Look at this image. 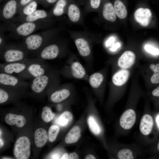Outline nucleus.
I'll list each match as a JSON object with an SVG mask.
<instances>
[{
    "mask_svg": "<svg viewBox=\"0 0 159 159\" xmlns=\"http://www.w3.org/2000/svg\"><path fill=\"white\" fill-rule=\"evenodd\" d=\"M60 73L51 68L44 75L31 79L29 88L33 94L42 96L47 94L53 88L59 85Z\"/></svg>",
    "mask_w": 159,
    "mask_h": 159,
    "instance_id": "obj_1",
    "label": "nucleus"
},
{
    "mask_svg": "<svg viewBox=\"0 0 159 159\" xmlns=\"http://www.w3.org/2000/svg\"><path fill=\"white\" fill-rule=\"evenodd\" d=\"M53 22V20L51 19L20 23L7 22L5 23L1 29L9 31L15 36L23 38L32 34L37 30L49 27Z\"/></svg>",
    "mask_w": 159,
    "mask_h": 159,
    "instance_id": "obj_2",
    "label": "nucleus"
},
{
    "mask_svg": "<svg viewBox=\"0 0 159 159\" xmlns=\"http://www.w3.org/2000/svg\"><path fill=\"white\" fill-rule=\"evenodd\" d=\"M61 29L54 28L23 38L22 43L29 54H37L48 42L58 36Z\"/></svg>",
    "mask_w": 159,
    "mask_h": 159,
    "instance_id": "obj_3",
    "label": "nucleus"
},
{
    "mask_svg": "<svg viewBox=\"0 0 159 159\" xmlns=\"http://www.w3.org/2000/svg\"><path fill=\"white\" fill-rule=\"evenodd\" d=\"M59 36L46 44L36 54V58L45 61L60 58L67 52V42Z\"/></svg>",
    "mask_w": 159,
    "mask_h": 159,
    "instance_id": "obj_4",
    "label": "nucleus"
},
{
    "mask_svg": "<svg viewBox=\"0 0 159 159\" xmlns=\"http://www.w3.org/2000/svg\"><path fill=\"white\" fill-rule=\"evenodd\" d=\"M80 55L85 59L92 56V43L93 39L87 33L83 32L68 30Z\"/></svg>",
    "mask_w": 159,
    "mask_h": 159,
    "instance_id": "obj_5",
    "label": "nucleus"
},
{
    "mask_svg": "<svg viewBox=\"0 0 159 159\" xmlns=\"http://www.w3.org/2000/svg\"><path fill=\"white\" fill-rule=\"evenodd\" d=\"M0 53L1 59L6 63L24 60L29 54L23 43L6 44Z\"/></svg>",
    "mask_w": 159,
    "mask_h": 159,
    "instance_id": "obj_6",
    "label": "nucleus"
},
{
    "mask_svg": "<svg viewBox=\"0 0 159 159\" xmlns=\"http://www.w3.org/2000/svg\"><path fill=\"white\" fill-rule=\"evenodd\" d=\"M64 66L59 71L65 77L77 79H84L87 76L86 72L82 64L70 56Z\"/></svg>",
    "mask_w": 159,
    "mask_h": 159,
    "instance_id": "obj_7",
    "label": "nucleus"
},
{
    "mask_svg": "<svg viewBox=\"0 0 159 159\" xmlns=\"http://www.w3.org/2000/svg\"><path fill=\"white\" fill-rule=\"evenodd\" d=\"M51 68L45 61L39 60L31 64L23 72L16 76L24 80H31L44 75Z\"/></svg>",
    "mask_w": 159,
    "mask_h": 159,
    "instance_id": "obj_8",
    "label": "nucleus"
},
{
    "mask_svg": "<svg viewBox=\"0 0 159 159\" xmlns=\"http://www.w3.org/2000/svg\"><path fill=\"white\" fill-rule=\"evenodd\" d=\"M40 60L36 58L21 61L0 64V72L16 75L23 72L31 64Z\"/></svg>",
    "mask_w": 159,
    "mask_h": 159,
    "instance_id": "obj_9",
    "label": "nucleus"
},
{
    "mask_svg": "<svg viewBox=\"0 0 159 159\" xmlns=\"http://www.w3.org/2000/svg\"><path fill=\"white\" fill-rule=\"evenodd\" d=\"M31 143L29 138L25 136L19 137L15 141L13 149V155L16 159H27L31 153Z\"/></svg>",
    "mask_w": 159,
    "mask_h": 159,
    "instance_id": "obj_10",
    "label": "nucleus"
},
{
    "mask_svg": "<svg viewBox=\"0 0 159 159\" xmlns=\"http://www.w3.org/2000/svg\"><path fill=\"white\" fill-rule=\"evenodd\" d=\"M29 82L16 75L0 72V85L10 88L27 90Z\"/></svg>",
    "mask_w": 159,
    "mask_h": 159,
    "instance_id": "obj_11",
    "label": "nucleus"
},
{
    "mask_svg": "<svg viewBox=\"0 0 159 159\" xmlns=\"http://www.w3.org/2000/svg\"><path fill=\"white\" fill-rule=\"evenodd\" d=\"M71 87L68 84L56 86L47 94L50 101L54 103L62 102L67 99L71 94Z\"/></svg>",
    "mask_w": 159,
    "mask_h": 159,
    "instance_id": "obj_12",
    "label": "nucleus"
},
{
    "mask_svg": "<svg viewBox=\"0 0 159 159\" xmlns=\"http://www.w3.org/2000/svg\"><path fill=\"white\" fill-rule=\"evenodd\" d=\"M27 90L9 87L0 85V104L16 100L26 93Z\"/></svg>",
    "mask_w": 159,
    "mask_h": 159,
    "instance_id": "obj_13",
    "label": "nucleus"
},
{
    "mask_svg": "<svg viewBox=\"0 0 159 159\" xmlns=\"http://www.w3.org/2000/svg\"><path fill=\"white\" fill-rule=\"evenodd\" d=\"M49 13L43 9H37L32 14L26 16L19 15L8 22L20 23L25 22H32L39 20L51 19ZM7 23V22H6Z\"/></svg>",
    "mask_w": 159,
    "mask_h": 159,
    "instance_id": "obj_14",
    "label": "nucleus"
},
{
    "mask_svg": "<svg viewBox=\"0 0 159 159\" xmlns=\"http://www.w3.org/2000/svg\"><path fill=\"white\" fill-rule=\"evenodd\" d=\"M19 0H8L0 11V19L5 23L10 21L17 13Z\"/></svg>",
    "mask_w": 159,
    "mask_h": 159,
    "instance_id": "obj_15",
    "label": "nucleus"
},
{
    "mask_svg": "<svg viewBox=\"0 0 159 159\" xmlns=\"http://www.w3.org/2000/svg\"><path fill=\"white\" fill-rule=\"evenodd\" d=\"M80 5L76 0H71L68 6L66 14L71 22L82 24L83 16Z\"/></svg>",
    "mask_w": 159,
    "mask_h": 159,
    "instance_id": "obj_16",
    "label": "nucleus"
},
{
    "mask_svg": "<svg viewBox=\"0 0 159 159\" xmlns=\"http://www.w3.org/2000/svg\"><path fill=\"white\" fill-rule=\"evenodd\" d=\"M136 119V115L134 110L132 109H128L123 113L120 118V125L124 129H130L133 126Z\"/></svg>",
    "mask_w": 159,
    "mask_h": 159,
    "instance_id": "obj_17",
    "label": "nucleus"
},
{
    "mask_svg": "<svg viewBox=\"0 0 159 159\" xmlns=\"http://www.w3.org/2000/svg\"><path fill=\"white\" fill-rule=\"evenodd\" d=\"M152 16V12L149 9L143 8L137 9L134 14V18L136 21L144 26L149 25Z\"/></svg>",
    "mask_w": 159,
    "mask_h": 159,
    "instance_id": "obj_18",
    "label": "nucleus"
},
{
    "mask_svg": "<svg viewBox=\"0 0 159 159\" xmlns=\"http://www.w3.org/2000/svg\"><path fill=\"white\" fill-rule=\"evenodd\" d=\"M136 56L133 52L130 51H126L119 58L118 66L122 69L129 68L133 65Z\"/></svg>",
    "mask_w": 159,
    "mask_h": 159,
    "instance_id": "obj_19",
    "label": "nucleus"
},
{
    "mask_svg": "<svg viewBox=\"0 0 159 159\" xmlns=\"http://www.w3.org/2000/svg\"><path fill=\"white\" fill-rule=\"evenodd\" d=\"M71 0H58L49 12L51 17L60 16L66 14L67 8Z\"/></svg>",
    "mask_w": 159,
    "mask_h": 159,
    "instance_id": "obj_20",
    "label": "nucleus"
},
{
    "mask_svg": "<svg viewBox=\"0 0 159 159\" xmlns=\"http://www.w3.org/2000/svg\"><path fill=\"white\" fill-rule=\"evenodd\" d=\"M5 121L8 125H15L19 128L23 127L26 122V119L24 116L12 113H9L6 115Z\"/></svg>",
    "mask_w": 159,
    "mask_h": 159,
    "instance_id": "obj_21",
    "label": "nucleus"
},
{
    "mask_svg": "<svg viewBox=\"0 0 159 159\" xmlns=\"http://www.w3.org/2000/svg\"><path fill=\"white\" fill-rule=\"evenodd\" d=\"M102 13L103 18L106 20L110 22H114L116 19L113 5L109 1H106L103 3L101 6Z\"/></svg>",
    "mask_w": 159,
    "mask_h": 159,
    "instance_id": "obj_22",
    "label": "nucleus"
},
{
    "mask_svg": "<svg viewBox=\"0 0 159 159\" xmlns=\"http://www.w3.org/2000/svg\"><path fill=\"white\" fill-rule=\"evenodd\" d=\"M153 121L152 116L145 114L142 117L140 123V129L143 135H147L149 134L152 130Z\"/></svg>",
    "mask_w": 159,
    "mask_h": 159,
    "instance_id": "obj_23",
    "label": "nucleus"
},
{
    "mask_svg": "<svg viewBox=\"0 0 159 159\" xmlns=\"http://www.w3.org/2000/svg\"><path fill=\"white\" fill-rule=\"evenodd\" d=\"M48 140V133L45 129L40 127L36 130L34 134V141L37 147H43Z\"/></svg>",
    "mask_w": 159,
    "mask_h": 159,
    "instance_id": "obj_24",
    "label": "nucleus"
},
{
    "mask_svg": "<svg viewBox=\"0 0 159 159\" xmlns=\"http://www.w3.org/2000/svg\"><path fill=\"white\" fill-rule=\"evenodd\" d=\"M129 72L126 69H122L115 73L112 77V82L116 86H121L125 84L128 80Z\"/></svg>",
    "mask_w": 159,
    "mask_h": 159,
    "instance_id": "obj_25",
    "label": "nucleus"
},
{
    "mask_svg": "<svg viewBox=\"0 0 159 159\" xmlns=\"http://www.w3.org/2000/svg\"><path fill=\"white\" fill-rule=\"evenodd\" d=\"M81 135V130L78 125H75L72 127L66 135L65 143L68 144L75 143L79 140Z\"/></svg>",
    "mask_w": 159,
    "mask_h": 159,
    "instance_id": "obj_26",
    "label": "nucleus"
},
{
    "mask_svg": "<svg viewBox=\"0 0 159 159\" xmlns=\"http://www.w3.org/2000/svg\"><path fill=\"white\" fill-rule=\"evenodd\" d=\"M88 80L91 87L93 90H96L102 86L104 81V77L101 72H95L90 76Z\"/></svg>",
    "mask_w": 159,
    "mask_h": 159,
    "instance_id": "obj_27",
    "label": "nucleus"
},
{
    "mask_svg": "<svg viewBox=\"0 0 159 159\" xmlns=\"http://www.w3.org/2000/svg\"><path fill=\"white\" fill-rule=\"evenodd\" d=\"M102 0H85L84 10L86 14L99 11Z\"/></svg>",
    "mask_w": 159,
    "mask_h": 159,
    "instance_id": "obj_28",
    "label": "nucleus"
},
{
    "mask_svg": "<svg viewBox=\"0 0 159 159\" xmlns=\"http://www.w3.org/2000/svg\"><path fill=\"white\" fill-rule=\"evenodd\" d=\"M38 2L37 0H33L19 9L17 13L20 15L24 16H28L32 14L37 10Z\"/></svg>",
    "mask_w": 159,
    "mask_h": 159,
    "instance_id": "obj_29",
    "label": "nucleus"
},
{
    "mask_svg": "<svg viewBox=\"0 0 159 159\" xmlns=\"http://www.w3.org/2000/svg\"><path fill=\"white\" fill-rule=\"evenodd\" d=\"M113 6L115 14L120 19H125L127 16V10L123 3L120 0L114 1Z\"/></svg>",
    "mask_w": 159,
    "mask_h": 159,
    "instance_id": "obj_30",
    "label": "nucleus"
},
{
    "mask_svg": "<svg viewBox=\"0 0 159 159\" xmlns=\"http://www.w3.org/2000/svg\"><path fill=\"white\" fill-rule=\"evenodd\" d=\"M73 119V116L72 113L69 111H66L60 115L58 119V122L61 126L66 127L71 122Z\"/></svg>",
    "mask_w": 159,
    "mask_h": 159,
    "instance_id": "obj_31",
    "label": "nucleus"
},
{
    "mask_svg": "<svg viewBox=\"0 0 159 159\" xmlns=\"http://www.w3.org/2000/svg\"><path fill=\"white\" fill-rule=\"evenodd\" d=\"M55 116V114L52 112L49 107L45 106L43 107L41 113V117L44 122L46 123L50 122L54 119Z\"/></svg>",
    "mask_w": 159,
    "mask_h": 159,
    "instance_id": "obj_32",
    "label": "nucleus"
},
{
    "mask_svg": "<svg viewBox=\"0 0 159 159\" xmlns=\"http://www.w3.org/2000/svg\"><path fill=\"white\" fill-rule=\"evenodd\" d=\"M87 122L89 128L94 134L97 135L100 133L101 132L100 128L93 116L91 115L89 116L87 119Z\"/></svg>",
    "mask_w": 159,
    "mask_h": 159,
    "instance_id": "obj_33",
    "label": "nucleus"
},
{
    "mask_svg": "<svg viewBox=\"0 0 159 159\" xmlns=\"http://www.w3.org/2000/svg\"><path fill=\"white\" fill-rule=\"evenodd\" d=\"M60 130V127L57 125H52L50 127L48 132L49 142L52 143L56 140Z\"/></svg>",
    "mask_w": 159,
    "mask_h": 159,
    "instance_id": "obj_34",
    "label": "nucleus"
},
{
    "mask_svg": "<svg viewBox=\"0 0 159 159\" xmlns=\"http://www.w3.org/2000/svg\"><path fill=\"white\" fill-rule=\"evenodd\" d=\"M117 157L120 159H133L134 158L132 151L128 149H123L118 153Z\"/></svg>",
    "mask_w": 159,
    "mask_h": 159,
    "instance_id": "obj_35",
    "label": "nucleus"
},
{
    "mask_svg": "<svg viewBox=\"0 0 159 159\" xmlns=\"http://www.w3.org/2000/svg\"><path fill=\"white\" fill-rule=\"evenodd\" d=\"M144 48L146 51L153 54L154 55L159 54V49L151 45H146L145 46Z\"/></svg>",
    "mask_w": 159,
    "mask_h": 159,
    "instance_id": "obj_36",
    "label": "nucleus"
},
{
    "mask_svg": "<svg viewBox=\"0 0 159 159\" xmlns=\"http://www.w3.org/2000/svg\"><path fill=\"white\" fill-rule=\"evenodd\" d=\"M38 2L46 6L54 4L58 0H37Z\"/></svg>",
    "mask_w": 159,
    "mask_h": 159,
    "instance_id": "obj_37",
    "label": "nucleus"
},
{
    "mask_svg": "<svg viewBox=\"0 0 159 159\" xmlns=\"http://www.w3.org/2000/svg\"><path fill=\"white\" fill-rule=\"evenodd\" d=\"M150 81L153 84L159 83V72L153 74L150 78Z\"/></svg>",
    "mask_w": 159,
    "mask_h": 159,
    "instance_id": "obj_38",
    "label": "nucleus"
},
{
    "mask_svg": "<svg viewBox=\"0 0 159 159\" xmlns=\"http://www.w3.org/2000/svg\"><path fill=\"white\" fill-rule=\"evenodd\" d=\"M2 31L0 32V50L3 49L6 45L5 39Z\"/></svg>",
    "mask_w": 159,
    "mask_h": 159,
    "instance_id": "obj_39",
    "label": "nucleus"
},
{
    "mask_svg": "<svg viewBox=\"0 0 159 159\" xmlns=\"http://www.w3.org/2000/svg\"><path fill=\"white\" fill-rule=\"evenodd\" d=\"M33 0H19L18 10Z\"/></svg>",
    "mask_w": 159,
    "mask_h": 159,
    "instance_id": "obj_40",
    "label": "nucleus"
},
{
    "mask_svg": "<svg viewBox=\"0 0 159 159\" xmlns=\"http://www.w3.org/2000/svg\"><path fill=\"white\" fill-rule=\"evenodd\" d=\"M150 68L154 73H156L159 72V63L155 65L154 64H152L150 65Z\"/></svg>",
    "mask_w": 159,
    "mask_h": 159,
    "instance_id": "obj_41",
    "label": "nucleus"
},
{
    "mask_svg": "<svg viewBox=\"0 0 159 159\" xmlns=\"http://www.w3.org/2000/svg\"><path fill=\"white\" fill-rule=\"evenodd\" d=\"M79 158L78 155L76 152H73L69 154V159H78Z\"/></svg>",
    "mask_w": 159,
    "mask_h": 159,
    "instance_id": "obj_42",
    "label": "nucleus"
},
{
    "mask_svg": "<svg viewBox=\"0 0 159 159\" xmlns=\"http://www.w3.org/2000/svg\"><path fill=\"white\" fill-rule=\"evenodd\" d=\"M152 93L154 96L159 97V86L153 90Z\"/></svg>",
    "mask_w": 159,
    "mask_h": 159,
    "instance_id": "obj_43",
    "label": "nucleus"
},
{
    "mask_svg": "<svg viewBox=\"0 0 159 159\" xmlns=\"http://www.w3.org/2000/svg\"><path fill=\"white\" fill-rule=\"evenodd\" d=\"M96 157L92 154H88L85 157V159H95Z\"/></svg>",
    "mask_w": 159,
    "mask_h": 159,
    "instance_id": "obj_44",
    "label": "nucleus"
},
{
    "mask_svg": "<svg viewBox=\"0 0 159 159\" xmlns=\"http://www.w3.org/2000/svg\"><path fill=\"white\" fill-rule=\"evenodd\" d=\"M61 159H69V154L67 153H64L61 157Z\"/></svg>",
    "mask_w": 159,
    "mask_h": 159,
    "instance_id": "obj_45",
    "label": "nucleus"
},
{
    "mask_svg": "<svg viewBox=\"0 0 159 159\" xmlns=\"http://www.w3.org/2000/svg\"><path fill=\"white\" fill-rule=\"evenodd\" d=\"M80 5H84L85 0H76Z\"/></svg>",
    "mask_w": 159,
    "mask_h": 159,
    "instance_id": "obj_46",
    "label": "nucleus"
},
{
    "mask_svg": "<svg viewBox=\"0 0 159 159\" xmlns=\"http://www.w3.org/2000/svg\"><path fill=\"white\" fill-rule=\"evenodd\" d=\"M156 121L158 126L159 128V115H158L156 117Z\"/></svg>",
    "mask_w": 159,
    "mask_h": 159,
    "instance_id": "obj_47",
    "label": "nucleus"
},
{
    "mask_svg": "<svg viewBox=\"0 0 159 159\" xmlns=\"http://www.w3.org/2000/svg\"><path fill=\"white\" fill-rule=\"evenodd\" d=\"M0 148L3 146L4 145V142L3 140L0 138Z\"/></svg>",
    "mask_w": 159,
    "mask_h": 159,
    "instance_id": "obj_48",
    "label": "nucleus"
},
{
    "mask_svg": "<svg viewBox=\"0 0 159 159\" xmlns=\"http://www.w3.org/2000/svg\"><path fill=\"white\" fill-rule=\"evenodd\" d=\"M157 148H158V150L159 151V142H158V145H157Z\"/></svg>",
    "mask_w": 159,
    "mask_h": 159,
    "instance_id": "obj_49",
    "label": "nucleus"
}]
</instances>
